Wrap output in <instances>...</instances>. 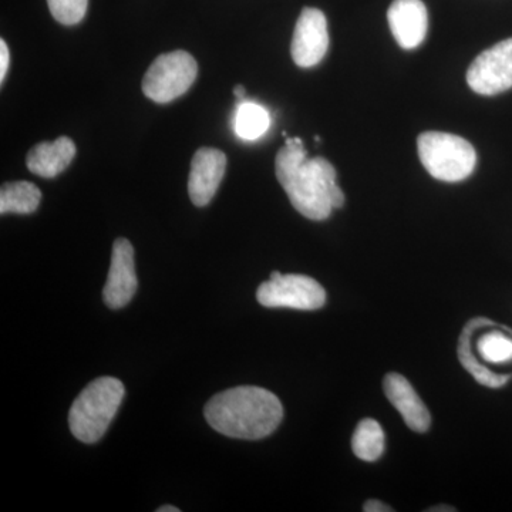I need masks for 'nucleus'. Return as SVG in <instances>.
Wrapping results in <instances>:
<instances>
[{
    "mask_svg": "<svg viewBox=\"0 0 512 512\" xmlns=\"http://www.w3.org/2000/svg\"><path fill=\"white\" fill-rule=\"evenodd\" d=\"M390 30L400 47L416 49L429 30V13L421 0H394L387 10Z\"/></svg>",
    "mask_w": 512,
    "mask_h": 512,
    "instance_id": "obj_11",
    "label": "nucleus"
},
{
    "mask_svg": "<svg viewBox=\"0 0 512 512\" xmlns=\"http://www.w3.org/2000/svg\"><path fill=\"white\" fill-rule=\"evenodd\" d=\"M352 448L360 460H379L384 451V433L380 424L373 419L360 421L353 434Z\"/></svg>",
    "mask_w": 512,
    "mask_h": 512,
    "instance_id": "obj_16",
    "label": "nucleus"
},
{
    "mask_svg": "<svg viewBox=\"0 0 512 512\" xmlns=\"http://www.w3.org/2000/svg\"><path fill=\"white\" fill-rule=\"evenodd\" d=\"M384 392L387 399L402 414L404 423L417 433L430 429L431 417L429 410L421 402L419 394L413 389L409 380L399 373H389L384 379Z\"/></svg>",
    "mask_w": 512,
    "mask_h": 512,
    "instance_id": "obj_12",
    "label": "nucleus"
},
{
    "mask_svg": "<svg viewBox=\"0 0 512 512\" xmlns=\"http://www.w3.org/2000/svg\"><path fill=\"white\" fill-rule=\"evenodd\" d=\"M42 201V192L29 181L6 183L0 190V212L5 214H33Z\"/></svg>",
    "mask_w": 512,
    "mask_h": 512,
    "instance_id": "obj_14",
    "label": "nucleus"
},
{
    "mask_svg": "<svg viewBox=\"0 0 512 512\" xmlns=\"http://www.w3.org/2000/svg\"><path fill=\"white\" fill-rule=\"evenodd\" d=\"M76 157V146L69 137L37 144L29 151L26 165L29 171L43 178H55L62 174Z\"/></svg>",
    "mask_w": 512,
    "mask_h": 512,
    "instance_id": "obj_13",
    "label": "nucleus"
},
{
    "mask_svg": "<svg viewBox=\"0 0 512 512\" xmlns=\"http://www.w3.org/2000/svg\"><path fill=\"white\" fill-rule=\"evenodd\" d=\"M477 352L490 365H507L512 360V338L500 330L485 333L477 340Z\"/></svg>",
    "mask_w": 512,
    "mask_h": 512,
    "instance_id": "obj_17",
    "label": "nucleus"
},
{
    "mask_svg": "<svg viewBox=\"0 0 512 512\" xmlns=\"http://www.w3.org/2000/svg\"><path fill=\"white\" fill-rule=\"evenodd\" d=\"M256 299L266 308H291L316 311L326 303V292L319 282L305 275L272 272L269 281L256 291Z\"/></svg>",
    "mask_w": 512,
    "mask_h": 512,
    "instance_id": "obj_6",
    "label": "nucleus"
},
{
    "mask_svg": "<svg viewBox=\"0 0 512 512\" xmlns=\"http://www.w3.org/2000/svg\"><path fill=\"white\" fill-rule=\"evenodd\" d=\"M227 168V156L217 148L202 147L192 158L188 194L192 204L205 207L217 194Z\"/></svg>",
    "mask_w": 512,
    "mask_h": 512,
    "instance_id": "obj_10",
    "label": "nucleus"
},
{
    "mask_svg": "<svg viewBox=\"0 0 512 512\" xmlns=\"http://www.w3.org/2000/svg\"><path fill=\"white\" fill-rule=\"evenodd\" d=\"M276 178L299 214L312 221L329 218L345 204V194L336 183V170L322 157L308 158L299 137L288 138L275 160Z\"/></svg>",
    "mask_w": 512,
    "mask_h": 512,
    "instance_id": "obj_1",
    "label": "nucleus"
},
{
    "mask_svg": "<svg viewBox=\"0 0 512 512\" xmlns=\"http://www.w3.org/2000/svg\"><path fill=\"white\" fill-rule=\"evenodd\" d=\"M137 286L133 245L126 238L116 239L111 252L109 276L103 291L104 303L110 309L124 308L136 295Z\"/></svg>",
    "mask_w": 512,
    "mask_h": 512,
    "instance_id": "obj_9",
    "label": "nucleus"
},
{
    "mask_svg": "<svg viewBox=\"0 0 512 512\" xmlns=\"http://www.w3.org/2000/svg\"><path fill=\"white\" fill-rule=\"evenodd\" d=\"M271 126L268 110L259 104L244 101L235 113V133L242 140L255 141L264 136Z\"/></svg>",
    "mask_w": 512,
    "mask_h": 512,
    "instance_id": "obj_15",
    "label": "nucleus"
},
{
    "mask_svg": "<svg viewBox=\"0 0 512 512\" xmlns=\"http://www.w3.org/2000/svg\"><path fill=\"white\" fill-rule=\"evenodd\" d=\"M10 63L9 47L6 45L5 40H0V82L5 80L8 74Z\"/></svg>",
    "mask_w": 512,
    "mask_h": 512,
    "instance_id": "obj_19",
    "label": "nucleus"
},
{
    "mask_svg": "<svg viewBox=\"0 0 512 512\" xmlns=\"http://www.w3.org/2000/svg\"><path fill=\"white\" fill-rule=\"evenodd\" d=\"M467 83L481 96H495L512 87V37L485 50L471 63Z\"/></svg>",
    "mask_w": 512,
    "mask_h": 512,
    "instance_id": "obj_7",
    "label": "nucleus"
},
{
    "mask_svg": "<svg viewBox=\"0 0 512 512\" xmlns=\"http://www.w3.org/2000/svg\"><path fill=\"white\" fill-rule=\"evenodd\" d=\"M363 510L366 512H392L393 508H390L389 505L383 504L382 501L370 500L367 501Z\"/></svg>",
    "mask_w": 512,
    "mask_h": 512,
    "instance_id": "obj_20",
    "label": "nucleus"
},
{
    "mask_svg": "<svg viewBox=\"0 0 512 512\" xmlns=\"http://www.w3.org/2000/svg\"><path fill=\"white\" fill-rule=\"evenodd\" d=\"M50 13L62 25L73 26L86 16L89 0H47Z\"/></svg>",
    "mask_w": 512,
    "mask_h": 512,
    "instance_id": "obj_18",
    "label": "nucleus"
},
{
    "mask_svg": "<svg viewBox=\"0 0 512 512\" xmlns=\"http://www.w3.org/2000/svg\"><path fill=\"white\" fill-rule=\"evenodd\" d=\"M123 383L114 377H100L74 400L69 413L70 431L83 443H97L106 434L123 402Z\"/></svg>",
    "mask_w": 512,
    "mask_h": 512,
    "instance_id": "obj_3",
    "label": "nucleus"
},
{
    "mask_svg": "<svg viewBox=\"0 0 512 512\" xmlns=\"http://www.w3.org/2000/svg\"><path fill=\"white\" fill-rule=\"evenodd\" d=\"M158 512H180L177 507L173 505H164V507L158 508Z\"/></svg>",
    "mask_w": 512,
    "mask_h": 512,
    "instance_id": "obj_22",
    "label": "nucleus"
},
{
    "mask_svg": "<svg viewBox=\"0 0 512 512\" xmlns=\"http://www.w3.org/2000/svg\"><path fill=\"white\" fill-rule=\"evenodd\" d=\"M421 164L436 180L458 183L473 174L477 153L466 138L427 131L417 138Z\"/></svg>",
    "mask_w": 512,
    "mask_h": 512,
    "instance_id": "obj_4",
    "label": "nucleus"
},
{
    "mask_svg": "<svg viewBox=\"0 0 512 512\" xmlns=\"http://www.w3.org/2000/svg\"><path fill=\"white\" fill-rule=\"evenodd\" d=\"M329 49L328 20L322 10L305 8L296 22L291 55L296 66L308 69L322 62Z\"/></svg>",
    "mask_w": 512,
    "mask_h": 512,
    "instance_id": "obj_8",
    "label": "nucleus"
},
{
    "mask_svg": "<svg viewBox=\"0 0 512 512\" xmlns=\"http://www.w3.org/2000/svg\"><path fill=\"white\" fill-rule=\"evenodd\" d=\"M234 94L237 96V99L242 100L245 99V94H247V90H245L244 86H237L234 89Z\"/></svg>",
    "mask_w": 512,
    "mask_h": 512,
    "instance_id": "obj_21",
    "label": "nucleus"
},
{
    "mask_svg": "<svg viewBox=\"0 0 512 512\" xmlns=\"http://www.w3.org/2000/svg\"><path fill=\"white\" fill-rule=\"evenodd\" d=\"M208 424L231 439L261 440L274 433L284 407L269 390L239 386L212 397L204 410Z\"/></svg>",
    "mask_w": 512,
    "mask_h": 512,
    "instance_id": "obj_2",
    "label": "nucleus"
},
{
    "mask_svg": "<svg viewBox=\"0 0 512 512\" xmlns=\"http://www.w3.org/2000/svg\"><path fill=\"white\" fill-rule=\"evenodd\" d=\"M197 60L184 52L165 53L148 67L141 89L148 99L167 104L188 92L197 79Z\"/></svg>",
    "mask_w": 512,
    "mask_h": 512,
    "instance_id": "obj_5",
    "label": "nucleus"
}]
</instances>
